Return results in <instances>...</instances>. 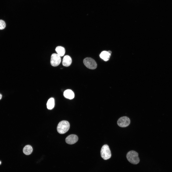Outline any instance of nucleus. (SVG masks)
Listing matches in <instances>:
<instances>
[{
    "label": "nucleus",
    "instance_id": "1a4fd4ad",
    "mask_svg": "<svg viewBox=\"0 0 172 172\" xmlns=\"http://www.w3.org/2000/svg\"><path fill=\"white\" fill-rule=\"evenodd\" d=\"M63 95L65 98L70 99H73L75 96L74 92L70 89L65 90L64 92Z\"/></svg>",
    "mask_w": 172,
    "mask_h": 172
},
{
    "label": "nucleus",
    "instance_id": "9b49d317",
    "mask_svg": "<svg viewBox=\"0 0 172 172\" xmlns=\"http://www.w3.org/2000/svg\"><path fill=\"white\" fill-rule=\"evenodd\" d=\"M55 50L58 54L60 57L63 56L65 53L64 48L61 46H58L55 48Z\"/></svg>",
    "mask_w": 172,
    "mask_h": 172
},
{
    "label": "nucleus",
    "instance_id": "7ed1b4c3",
    "mask_svg": "<svg viewBox=\"0 0 172 172\" xmlns=\"http://www.w3.org/2000/svg\"><path fill=\"white\" fill-rule=\"evenodd\" d=\"M101 154L102 158L104 160L110 158L111 156V152L108 145H105L102 146L101 150Z\"/></svg>",
    "mask_w": 172,
    "mask_h": 172
},
{
    "label": "nucleus",
    "instance_id": "6e6552de",
    "mask_svg": "<svg viewBox=\"0 0 172 172\" xmlns=\"http://www.w3.org/2000/svg\"><path fill=\"white\" fill-rule=\"evenodd\" d=\"M72 62V59L69 55L65 56L63 59L62 64L63 66L68 67L70 66Z\"/></svg>",
    "mask_w": 172,
    "mask_h": 172
},
{
    "label": "nucleus",
    "instance_id": "0eeeda50",
    "mask_svg": "<svg viewBox=\"0 0 172 172\" xmlns=\"http://www.w3.org/2000/svg\"><path fill=\"white\" fill-rule=\"evenodd\" d=\"M78 140L77 136L74 134H71L68 136L65 139L66 142L69 144L72 145L76 143Z\"/></svg>",
    "mask_w": 172,
    "mask_h": 172
},
{
    "label": "nucleus",
    "instance_id": "dca6fc26",
    "mask_svg": "<svg viewBox=\"0 0 172 172\" xmlns=\"http://www.w3.org/2000/svg\"><path fill=\"white\" fill-rule=\"evenodd\" d=\"M1 161H0V165L1 164Z\"/></svg>",
    "mask_w": 172,
    "mask_h": 172
},
{
    "label": "nucleus",
    "instance_id": "f257e3e1",
    "mask_svg": "<svg viewBox=\"0 0 172 172\" xmlns=\"http://www.w3.org/2000/svg\"><path fill=\"white\" fill-rule=\"evenodd\" d=\"M126 157L128 161L133 164H137L140 161L138 154L135 151L131 150L129 151L127 154Z\"/></svg>",
    "mask_w": 172,
    "mask_h": 172
},
{
    "label": "nucleus",
    "instance_id": "4468645a",
    "mask_svg": "<svg viewBox=\"0 0 172 172\" xmlns=\"http://www.w3.org/2000/svg\"><path fill=\"white\" fill-rule=\"evenodd\" d=\"M6 27L5 22L3 20H0V30L4 29Z\"/></svg>",
    "mask_w": 172,
    "mask_h": 172
},
{
    "label": "nucleus",
    "instance_id": "9d476101",
    "mask_svg": "<svg viewBox=\"0 0 172 172\" xmlns=\"http://www.w3.org/2000/svg\"><path fill=\"white\" fill-rule=\"evenodd\" d=\"M111 54L108 51H103L101 53L100 55V58L105 61L109 60L111 56Z\"/></svg>",
    "mask_w": 172,
    "mask_h": 172
},
{
    "label": "nucleus",
    "instance_id": "20e7f679",
    "mask_svg": "<svg viewBox=\"0 0 172 172\" xmlns=\"http://www.w3.org/2000/svg\"><path fill=\"white\" fill-rule=\"evenodd\" d=\"M83 63L87 68L90 69H94L97 67V64L95 61L91 58L87 57L84 59Z\"/></svg>",
    "mask_w": 172,
    "mask_h": 172
},
{
    "label": "nucleus",
    "instance_id": "f03ea898",
    "mask_svg": "<svg viewBox=\"0 0 172 172\" xmlns=\"http://www.w3.org/2000/svg\"><path fill=\"white\" fill-rule=\"evenodd\" d=\"M70 127V124L68 121L63 120L58 124L57 127V131L60 134H64L68 130Z\"/></svg>",
    "mask_w": 172,
    "mask_h": 172
},
{
    "label": "nucleus",
    "instance_id": "2eb2a0df",
    "mask_svg": "<svg viewBox=\"0 0 172 172\" xmlns=\"http://www.w3.org/2000/svg\"><path fill=\"white\" fill-rule=\"evenodd\" d=\"M2 95L0 93V100L2 97Z\"/></svg>",
    "mask_w": 172,
    "mask_h": 172
},
{
    "label": "nucleus",
    "instance_id": "f8f14e48",
    "mask_svg": "<svg viewBox=\"0 0 172 172\" xmlns=\"http://www.w3.org/2000/svg\"><path fill=\"white\" fill-rule=\"evenodd\" d=\"M54 98L52 97L50 98L48 100L47 102V108L48 109H52L54 107Z\"/></svg>",
    "mask_w": 172,
    "mask_h": 172
},
{
    "label": "nucleus",
    "instance_id": "ddd939ff",
    "mask_svg": "<svg viewBox=\"0 0 172 172\" xmlns=\"http://www.w3.org/2000/svg\"><path fill=\"white\" fill-rule=\"evenodd\" d=\"M32 150L33 149L32 147L29 145L25 146L23 149V153L26 155H29L31 154L32 152Z\"/></svg>",
    "mask_w": 172,
    "mask_h": 172
},
{
    "label": "nucleus",
    "instance_id": "423d86ee",
    "mask_svg": "<svg viewBox=\"0 0 172 172\" xmlns=\"http://www.w3.org/2000/svg\"><path fill=\"white\" fill-rule=\"evenodd\" d=\"M130 123L129 118L126 116H123L120 118L117 121L118 125L121 127H127Z\"/></svg>",
    "mask_w": 172,
    "mask_h": 172
},
{
    "label": "nucleus",
    "instance_id": "39448f33",
    "mask_svg": "<svg viewBox=\"0 0 172 172\" xmlns=\"http://www.w3.org/2000/svg\"><path fill=\"white\" fill-rule=\"evenodd\" d=\"M61 61L60 57L56 53L52 54L51 57L50 63L52 66L56 67L58 66Z\"/></svg>",
    "mask_w": 172,
    "mask_h": 172
}]
</instances>
